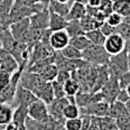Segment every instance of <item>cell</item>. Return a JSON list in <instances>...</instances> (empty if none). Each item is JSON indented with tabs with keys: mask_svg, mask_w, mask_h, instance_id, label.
<instances>
[{
	"mask_svg": "<svg viewBox=\"0 0 130 130\" xmlns=\"http://www.w3.org/2000/svg\"><path fill=\"white\" fill-rule=\"evenodd\" d=\"M113 11L119 12L123 17L130 16V0H117L113 2Z\"/></svg>",
	"mask_w": 130,
	"mask_h": 130,
	"instance_id": "f546056e",
	"label": "cell"
},
{
	"mask_svg": "<svg viewBox=\"0 0 130 130\" xmlns=\"http://www.w3.org/2000/svg\"><path fill=\"white\" fill-rule=\"evenodd\" d=\"M58 2H63V4H73L74 0H57Z\"/></svg>",
	"mask_w": 130,
	"mask_h": 130,
	"instance_id": "11a10c76",
	"label": "cell"
},
{
	"mask_svg": "<svg viewBox=\"0 0 130 130\" xmlns=\"http://www.w3.org/2000/svg\"><path fill=\"white\" fill-rule=\"evenodd\" d=\"M109 116L115 119L121 118V117H126V116H130L128 110H127L126 103L120 102L118 100H116L115 102L110 103L109 107Z\"/></svg>",
	"mask_w": 130,
	"mask_h": 130,
	"instance_id": "603a6c76",
	"label": "cell"
},
{
	"mask_svg": "<svg viewBox=\"0 0 130 130\" xmlns=\"http://www.w3.org/2000/svg\"><path fill=\"white\" fill-rule=\"evenodd\" d=\"M52 85H53L54 96H55V98H64V96H66L65 89H64V84L59 83L58 81L54 80L53 82H52Z\"/></svg>",
	"mask_w": 130,
	"mask_h": 130,
	"instance_id": "ab89813d",
	"label": "cell"
},
{
	"mask_svg": "<svg viewBox=\"0 0 130 130\" xmlns=\"http://www.w3.org/2000/svg\"><path fill=\"white\" fill-rule=\"evenodd\" d=\"M119 83H120L121 89H126L130 84V70H128L121 75L120 78H119Z\"/></svg>",
	"mask_w": 130,
	"mask_h": 130,
	"instance_id": "bcb514c9",
	"label": "cell"
},
{
	"mask_svg": "<svg viewBox=\"0 0 130 130\" xmlns=\"http://www.w3.org/2000/svg\"><path fill=\"white\" fill-rule=\"evenodd\" d=\"M9 29L12 36L18 42L27 44V38H28L29 30H30V20H29V18H24L21 20L12 23L9 26Z\"/></svg>",
	"mask_w": 130,
	"mask_h": 130,
	"instance_id": "52a82bcc",
	"label": "cell"
},
{
	"mask_svg": "<svg viewBox=\"0 0 130 130\" xmlns=\"http://www.w3.org/2000/svg\"><path fill=\"white\" fill-rule=\"evenodd\" d=\"M0 43L2 47L15 57L19 65L23 64L26 59H29V51L27 44L18 42L12 36L9 28L0 29Z\"/></svg>",
	"mask_w": 130,
	"mask_h": 130,
	"instance_id": "6da1fadb",
	"label": "cell"
},
{
	"mask_svg": "<svg viewBox=\"0 0 130 130\" xmlns=\"http://www.w3.org/2000/svg\"><path fill=\"white\" fill-rule=\"evenodd\" d=\"M15 0H2L0 2V29L9 28V13Z\"/></svg>",
	"mask_w": 130,
	"mask_h": 130,
	"instance_id": "ac0fdd59",
	"label": "cell"
},
{
	"mask_svg": "<svg viewBox=\"0 0 130 130\" xmlns=\"http://www.w3.org/2000/svg\"><path fill=\"white\" fill-rule=\"evenodd\" d=\"M63 113H64L65 119L77 118L81 116V109L76 103H71V102H70V103L64 108Z\"/></svg>",
	"mask_w": 130,
	"mask_h": 130,
	"instance_id": "d6a6232c",
	"label": "cell"
},
{
	"mask_svg": "<svg viewBox=\"0 0 130 130\" xmlns=\"http://www.w3.org/2000/svg\"><path fill=\"white\" fill-rule=\"evenodd\" d=\"M66 25H67L66 17L50 10V26H48V29H51L52 31L65 29Z\"/></svg>",
	"mask_w": 130,
	"mask_h": 130,
	"instance_id": "7402d4cb",
	"label": "cell"
},
{
	"mask_svg": "<svg viewBox=\"0 0 130 130\" xmlns=\"http://www.w3.org/2000/svg\"><path fill=\"white\" fill-rule=\"evenodd\" d=\"M13 110L12 107L8 102H1L0 103V124L6 126L12 121L13 117Z\"/></svg>",
	"mask_w": 130,
	"mask_h": 130,
	"instance_id": "cb8c5ba5",
	"label": "cell"
},
{
	"mask_svg": "<svg viewBox=\"0 0 130 130\" xmlns=\"http://www.w3.org/2000/svg\"><path fill=\"white\" fill-rule=\"evenodd\" d=\"M118 130H130V116L116 119Z\"/></svg>",
	"mask_w": 130,
	"mask_h": 130,
	"instance_id": "60d3db41",
	"label": "cell"
},
{
	"mask_svg": "<svg viewBox=\"0 0 130 130\" xmlns=\"http://www.w3.org/2000/svg\"><path fill=\"white\" fill-rule=\"evenodd\" d=\"M5 127H6V126H4V124H0V130H5Z\"/></svg>",
	"mask_w": 130,
	"mask_h": 130,
	"instance_id": "6125c7cd",
	"label": "cell"
},
{
	"mask_svg": "<svg viewBox=\"0 0 130 130\" xmlns=\"http://www.w3.org/2000/svg\"><path fill=\"white\" fill-rule=\"evenodd\" d=\"M120 90H121V86H120V83H119V78L110 76L108 82L102 86V89L100 91L102 93L103 100L110 104L117 100V96Z\"/></svg>",
	"mask_w": 130,
	"mask_h": 130,
	"instance_id": "ba28073f",
	"label": "cell"
},
{
	"mask_svg": "<svg viewBox=\"0 0 130 130\" xmlns=\"http://www.w3.org/2000/svg\"><path fill=\"white\" fill-rule=\"evenodd\" d=\"M101 4V0H88V6H92V7H99Z\"/></svg>",
	"mask_w": 130,
	"mask_h": 130,
	"instance_id": "816d5d0a",
	"label": "cell"
},
{
	"mask_svg": "<svg viewBox=\"0 0 130 130\" xmlns=\"http://www.w3.org/2000/svg\"><path fill=\"white\" fill-rule=\"evenodd\" d=\"M61 53L67 58H83L82 51L77 50L75 46H73L71 44H69L66 47H64L63 50L61 51Z\"/></svg>",
	"mask_w": 130,
	"mask_h": 130,
	"instance_id": "e575fe53",
	"label": "cell"
},
{
	"mask_svg": "<svg viewBox=\"0 0 130 130\" xmlns=\"http://www.w3.org/2000/svg\"><path fill=\"white\" fill-rule=\"evenodd\" d=\"M117 32L119 35L124 38V40H129L130 39V24L129 23H126V21H122L119 26H117Z\"/></svg>",
	"mask_w": 130,
	"mask_h": 130,
	"instance_id": "74e56055",
	"label": "cell"
},
{
	"mask_svg": "<svg viewBox=\"0 0 130 130\" xmlns=\"http://www.w3.org/2000/svg\"><path fill=\"white\" fill-rule=\"evenodd\" d=\"M104 47L110 55H115V54L122 52L126 48V40L121 35H119L118 32H115V34L107 37L104 42Z\"/></svg>",
	"mask_w": 130,
	"mask_h": 130,
	"instance_id": "8fae6325",
	"label": "cell"
},
{
	"mask_svg": "<svg viewBox=\"0 0 130 130\" xmlns=\"http://www.w3.org/2000/svg\"><path fill=\"white\" fill-rule=\"evenodd\" d=\"M126 90H127V92H128V93H129V95H130V84H129V85L126 88Z\"/></svg>",
	"mask_w": 130,
	"mask_h": 130,
	"instance_id": "94428289",
	"label": "cell"
},
{
	"mask_svg": "<svg viewBox=\"0 0 130 130\" xmlns=\"http://www.w3.org/2000/svg\"><path fill=\"white\" fill-rule=\"evenodd\" d=\"M5 130H18V127L16 126L15 122H9L8 124H6V127H5Z\"/></svg>",
	"mask_w": 130,
	"mask_h": 130,
	"instance_id": "f5cc1de1",
	"label": "cell"
},
{
	"mask_svg": "<svg viewBox=\"0 0 130 130\" xmlns=\"http://www.w3.org/2000/svg\"><path fill=\"white\" fill-rule=\"evenodd\" d=\"M35 95H36L38 99L43 100L46 103H51L55 96H54V91H53V85L52 82H45L40 88L35 92Z\"/></svg>",
	"mask_w": 130,
	"mask_h": 130,
	"instance_id": "44dd1931",
	"label": "cell"
},
{
	"mask_svg": "<svg viewBox=\"0 0 130 130\" xmlns=\"http://www.w3.org/2000/svg\"><path fill=\"white\" fill-rule=\"evenodd\" d=\"M113 0H101V4L99 6V9L102 10L105 15H109L113 11Z\"/></svg>",
	"mask_w": 130,
	"mask_h": 130,
	"instance_id": "b9f144b4",
	"label": "cell"
},
{
	"mask_svg": "<svg viewBox=\"0 0 130 130\" xmlns=\"http://www.w3.org/2000/svg\"><path fill=\"white\" fill-rule=\"evenodd\" d=\"M75 1H80V2H82V4H84V5L88 4V0H75Z\"/></svg>",
	"mask_w": 130,
	"mask_h": 130,
	"instance_id": "680465c9",
	"label": "cell"
},
{
	"mask_svg": "<svg viewBox=\"0 0 130 130\" xmlns=\"http://www.w3.org/2000/svg\"><path fill=\"white\" fill-rule=\"evenodd\" d=\"M108 69L111 76L120 77L124 72L129 70L128 62V50L124 48L122 52L110 56V61L108 63Z\"/></svg>",
	"mask_w": 130,
	"mask_h": 130,
	"instance_id": "277c9868",
	"label": "cell"
},
{
	"mask_svg": "<svg viewBox=\"0 0 130 130\" xmlns=\"http://www.w3.org/2000/svg\"><path fill=\"white\" fill-rule=\"evenodd\" d=\"M18 67H19V64L15 59V57L1 46L0 47V71L13 73Z\"/></svg>",
	"mask_w": 130,
	"mask_h": 130,
	"instance_id": "9a60e30c",
	"label": "cell"
},
{
	"mask_svg": "<svg viewBox=\"0 0 130 130\" xmlns=\"http://www.w3.org/2000/svg\"><path fill=\"white\" fill-rule=\"evenodd\" d=\"M11 76L12 73L7 71H0V89L9 84L10 81H11Z\"/></svg>",
	"mask_w": 130,
	"mask_h": 130,
	"instance_id": "ee69618b",
	"label": "cell"
},
{
	"mask_svg": "<svg viewBox=\"0 0 130 130\" xmlns=\"http://www.w3.org/2000/svg\"><path fill=\"white\" fill-rule=\"evenodd\" d=\"M58 71H59V69L57 67V65L55 63H52V64L47 65V66H45L43 70H40L38 72V74L45 81H47V82H53L54 80H56Z\"/></svg>",
	"mask_w": 130,
	"mask_h": 130,
	"instance_id": "d4e9b609",
	"label": "cell"
},
{
	"mask_svg": "<svg viewBox=\"0 0 130 130\" xmlns=\"http://www.w3.org/2000/svg\"><path fill=\"white\" fill-rule=\"evenodd\" d=\"M70 103L69 99L66 96L64 98H55L51 103L47 104L48 107V112L50 116H52L53 118H55L56 120L61 121V122H65V117H64V108Z\"/></svg>",
	"mask_w": 130,
	"mask_h": 130,
	"instance_id": "30bf717a",
	"label": "cell"
},
{
	"mask_svg": "<svg viewBox=\"0 0 130 130\" xmlns=\"http://www.w3.org/2000/svg\"><path fill=\"white\" fill-rule=\"evenodd\" d=\"M81 21V25H82L83 29H84V31H89V30H92V29H95V28H100V26L102 25V24L104 23H101V21L96 20L94 17H92L91 15H89V13H86L84 17H82L80 19Z\"/></svg>",
	"mask_w": 130,
	"mask_h": 130,
	"instance_id": "4316f807",
	"label": "cell"
},
{
	"mask_svg": "<svg viewBox=\"0 0 130 130\" xmlns=\"http://www.w3.org/2000/svg\"><path fill=\"white\" fill-rule=\"evenodd\" d=\"M66 31L69 32L70 37H75V36H80V35H84L85 31L83 29L81 21L78 19H72V20H67V25L65 27Z\"/></svg>",
	"mask_w": 130,
	"mask_h": 130,
	"instance_id": "484cf974",
	"label": "cell"
},
{
	"mask_svg": "<svg viewBox=\"0 0 130 130\" xmlns=\"http://www.w3.org/2000/svg\"><path fill=\"white\" fill-rule=\"evenodd\" d=\"M113 1H117V0H113Z\"/></svg>",
	"mask_w": 130,
	"mask_h": 130,
	"instance_id": "be15d7a7",
	"label": "cell"
},
{
	"mask_svg": "<svg viewBox=\"0 0 130 130\" xmlns=\"http://www.w3.org/2000/svg\"><path fill=\"white\" fill-rule=\"evenodd\" d=\"M129 99H130V95H129L128 92H127V90L126 89H121L120 92H119V94H118V96H117V100L118 101H120V102L126 103Z\"/></svg>",
	"mask_w": 130,
	"mask_h": 130,
	"instance_id": "681fc988",
	"label": "cell"
},
{
	"mask_svg": "<svg viewBox=\"0 0 130 130\" xmlns=\"http://www.w3.org/2000/svg\"><path fill=\"white\" fill-rule=\"evenodd\" d=\"M28 116L32 119H36L38 121L46 122L50 118V112H48L47 103L43 100L37 99L28 107Z\"/></svg>",
	"mask_w": 130,
	"mask_h": 130,
	"instance_id": "9c48e42d",
	"label": "cell"
},
{
	"mask_svg": "<svg viewBox=\"0 0 130 130\" xmlns=\"http://www.w3.org/2000/svg\"><path fill=\"white\" fill-rule=\"evenodd\" d=\"M1 1H2V0H0V2H1Z\"/></svg>",
	"mask_w": 130,
	"mask_h": 130,
	"instance_id": "e7e4bbea",
	"label": "cell"
},
{
	"mask_svg": "<svg viewBox=\"0 0 130 130\" xmlns=\"http://www.w3.org/2000/svg\"><path fill=\"white\" fill-rule=\"evenodd\" d=\"M38 99L34 93L28 90V89L24 88L23 85H18L17 88V92H16V101H17L18 104H25L27 107H29L32 102L36 101Z\"/></svg>",
	"mask_w": 130,
	"mask_h": 130,
	"instance_id": "2e32d148",
	"label": "cell"
},
{
	"mask_svg": "<svg viewBox=\"0 0 130 130\" xmlns=\"http://www.w3.org/2000/svg\"><path fill=\"white\" fill-rule=\"evenodd\" d=\"M89 130H101V117L91 116V124Z\"/></svg>",
	"mask_w": 130,
	"mask_h": 130,
	"instance_id": "7dc6e473",
	"label": "cell"
},
{
	"mask_svg": "<svg viewBox=\"0 0 130 130\" xmlns=\"http://www.w3.org/2000/svg\"><path fill=\"white\" fill-rule=\"evenodd\" d=\"M65 129L66 130H82V119H81V117L66 119L65 120Z\"/></svg>",
	"mask_w": 130,
	"mask_h": 130,
	"instance_id": "8d00e7d4",
	"label": "cell"
},
{
	"mask_svg": "<svg viewBox=\"0 0 130 130\" xmlns=\"http://www.w3.org/2000/svg\"><path fill=\"white\" fill-rule=\"evenodd\" d=\"M126 107H127V110H128V112H129V115H130V99L126 102Z\"/></svg>",
	"mask_w": 130,
	"mask_h": 130,
	"instance_id": "9f6ffc18",
	"label": "cell"
},
{
	"mask_svg": "<svg viewBox=\"0 0 130 130\" xmlns=\"http://www.w3.org/2000/svg\"><path fill=\"white\" fill-rule=\"evenodd\" d=\"M128 62H129V70H130V51H128Z\"/></svg>",
	"mask_w": 130,
	"mask_h": 130,
	"instance_id": "91938a15",
	"label": "cell"
},
{
	"mask_svg": "<svg viewBox=\"0 0 130 130\" xmlns=\"http://www.w3.org/2000/svg\"><path fill=\"white\" fill-rule=\"evenodd\" d=\"M110 54L105 50L104 45L91 44L88 48L82 51V57L93 65H105L110 61Z\"/></svg>",
	"mask_w": 130,
	"mask_h": 130,
	"instance_id": "3957f363",
	"label": "cell"
},
{
	"mask_svg": "<svg viewBox=\"0 0 130 130\" xmlns=\"http://www.w3.org/2000/svg\"><path fill=\"white\" fill-rule=\"evenodd\" d=\"M109 107L110 104L107 101H98L94 103H91L84 108H80L81 115H91L98 116V117H103V116H109Z\"/></svg>",
	"mask_w": 130,
	"mask_h": 130,
	"instance_id": "4fadbf2b",
	"label": "cell"
},
{
	"mask_svg": "<svg viewBox=\"0 0 130 130\" xmlns=\"http://www.w3.org/2000/svg\"><path fill=\"white\" fill-rule=\"evenodd\" d=\"M64 89H65L66 96H72V95H75V94L80 91L81 86H80V83H78L76 80H74V78L71 77L64 84Z\"/></svg>",
	"mask_w": 130,
	"mask_h": 130,
	"instance_id": "836d02e7",
	"label": "cell"
},
{
	"mask_svg": "<svg viewBox=\"0 0 130 130\" xmlns=\"http://www.w3.org/2000/svg\"><path fill=\"white\" fill-rule=\"evenodd\" d=\"M27 63H28V59H26L23 64H20L19 67L12 73L11 81H10L9 84L6 85L5 88L0 89V103L1 102H8V103H10V102H12L15 100L16 92H17V88L19 85L21 74L26 70Z\"/></svg>",
	"mask_w": 130,
	"mask_h": 130,
	"instance_id": "7a4b0ae2",
	"label": "cell"
},
{
	"mask_svg": "<svg viewBox=\"0 0 130 130\" xmlns=\"http://www.w3.org/2000/svg\"><path fill=\"white\" fill-rule=\"evenodd\" d=\"M70 40H71V37L66 29H59V30H54L51 32L50 43L55 51H62L70 44Z\"/></svg>",
	"mask_w": 130,
	"mask_h": 130,
	"instance_id": "7c38bea8",
	"label": "cell"
},
{
	"mask_svg": "<svg viewBox=\"0 0 130 130\" xmlns=\"http://www.w3.org/2000/svg\"><path fill=\"white\" fill-rule=\"evenodd\" d=\"M72 4H63V2H58L57 0H51L50 2V10L54 12H57L59 15L66 17L67 13L70 11Z\"/></svg>",
	"mask_w": 130,
	"mask_h": 130,
	"instance_id": "83f0119b",
	"label": "cell"
},
{
	"mask_svg": "<svg viewBox=\"0 0 130 130\" xmlns=\"http://www.w3.org/2000/svg\"><path fill=\"white\" fill-rule=\"evenodd\" d=\"M70 44L75 46L77 50L80 51H84L85 48H88L92 43L91 40L88 38V37L84 35H80V36H75V37H71V40H70Z\"/></svg>",
	"mask_w": 130,
	"mask_h": 130,
	"instance_id": "4dcf8cb0",
	"label": "cell"
},
{
	"mask_svg": "<svg viewBox=\"0 0 130 130\" xmlns=\"http://www.w3.org/2000/svg\"><path fill=\"white\" fill-rule=\"evenodd\" d=\"M123 20H124V17L121 16L120 13L117 12V11H112L111 13H109L108 17H107V21L110 24V25H112L115 27L119 26Z\"/></svg>",
	"mask_w": 130,
	"mask_h": 130,
	"instance_id": "f35d334b",
	"label": "cell"
},
{
	"mask_svg": "<svg viewBox=\"0 0 130 130\" xmlns=\"http://www.w3.org/2000/svg\"><path fill=\"white\" fill-rule=\"evenodd\" d=\"M71 77H72V75H71V72L70 71H66V70H59L57 76H56V81H58V82L62 83V84H65Z\"/></svg>",
	"mask_w": 130,
	"mask_h": 130,
	"instance_id": "f6af8a7d",
	"label": "cell"
},
{
	"mask_svg": "<svg viewBox=\"0 0 130 130\" xmlns=\"http://www.w3.org/2000/svg\"><path fill=\"white\" fill-rule=\"evenodd\" d=\"M30 27L37 29H48L50 26V8L35 12L29 17Z\"/></svg>",
	"mask_w": 130,
	"mask_h": 130,
	"instance_id": "5bb4252c",
	"label": "cell"
},
{
	"mask_svg": "<svg viewBox=\"0 0 130 130\" xmlns=\"http://www.w3.org/2000/svg\"><path fill=\"white\" fill-rule=\"evenodd\" d=\"M109 78H110V73H109V69H108V64L98 65V77L91 91L92 92L100 91L102 89V86L108 82Z\"/></svg>",
	"mask_w": 130,
	"mask_h": 130,
	"instance_id": "d6986e66",
	"label": "cell"
},
{
	"mask_svg": "<svg viewBox=\"0 0 130 130\" xmlns=\"http://www.w3.org/2000/svg\"><path fill=\"white\" fill-rule=\"evenodd\" d=\"M37 2H40V4H43V5H45V6H47V7H50V2H51V0H36Z\"/></svg>",
	"mask_w": 130,
	"mask_h": 130,
	"instance_id": "db71d44e",
	"label": "cell"
},
{
	"mask_svg": "<svg viewBox=\"0 0 130 130\" xmlns=\"http://www.w3.org/2000/svg\"><path fill=\"white\" fill-rule=\"evenodd\" d=\"M86 13H88V11H86V5L74 0L71 8H70V11L66 16V19L67 20H72V19L80 20L82 17H84Z\"/></svg>",
	"mask_w": 130,
	"mask_h": 130,
	"instance_id": "ffe728a7",
	"label": "cell"
},
{
	"mask_svg": "<svg viewBox=\"0 0 130 130\" xmlns=\"http://www.w3.org/2000/svg\"><path fill=\"white\" fill-rule=\"evenodd\" d=\"M100 30L103 32V35H104L105 37H108V36H110V35H112V34H115V32H117V27L110 25V24L108 23L107 20H105L104 23L102 24L101 26H100Z\"/></svg>",
	"mask_w": 130,
	"mask_h": 130,
	"instance_id": "7bdbcfd3",
	"label": "cell"
},
{
	"mask_svg": "<svg viewBox=\"0 0 130 130\" xmlns=\"http://www.w3.org/2000/svg\"><path fill=\"white\" fill-rule=\"evenodd\" d=\"M101 130H118L116 119L110 116L101 117Z\"/></svg>",
	"mask_w": 130,
	"mask_h": 130,
	"instance_id": "d590c367",
	"label": "cell"
},
{
	"mask_svg": "<svg viewBox=\"0 0 130 130\" xmlns=\"http://www.w3.org/2000/svg\"><path fill=\"white\" fill-rule=\"evenodd\" d=\"M82 119V130H89L91 124V115H81Z\"/></svg>",
	"mask_w": 130,
	"mask_h": 130,
	"instance_id": "c3c4849f",
	"label": "cell"
},
{
	"mask_svg": "<svg viewBox=\"0 0 130 130\" xmlns=\"http://www.w3.org/2000/svg\"><path fill=\"white\" fill-rule=\"evenodd\" d=\"M126 48H127L128 51H130V39L126 42Z\"/></svg>",
	"mask_w": 130,
	"mask_h": 130,
	"instance_id": "6f0895ef",
	"label": "cell"
},
{
	"mask_svg": "<svg viewBox=\"0 0 130 130\" xmlns=\"http://www.w3.org/2000/svg\"><path fill=\"white\" fill-rule=\"evenodd\" d=\"M27 117H28V107L21 103L18 104L13 111L12 117V122L16 123V126L18 127V130H26L25 122Z\"/></svg>",
	"mask_w": 130,
	"mask_h": 130,
	"instance_id": "e0dca14e",
	"label": "cell"
},
{
	"mask_svg": "<svg viewBox=\"0 0 130 130\" xmlns=\"http://www.w3.org/2000/svg\"><path fill=\"white\" fill-rule=\"evenodd\" d=\"M85 36L91 40L92 44H98V45H104V42L107 39V37L103 35V32L100 30V28H95L86 31Z\"/></svg>",
	"mask_w": 130,
	"mask_h": 130,
	"instance_id": "f1b7e54d",
	"label": "cell"
},
{
	"mask_svg": "<svg viewBox=\"0 0 130 130\" xmlns=\"http://www.w3.org/2000/svg\"><path fill=\"white\" fill-rule=\"evenodd\" d=\"M45 82H47V81H45L44 78L38 74V73L30 72V71L25 70V71L23 72V74H21L19 84L23 85L24 88L30 90L32 93L35 94V92L38 90V89L44 84Z\"/></svg>",
	"mask_w": 130,
	"mask_h": 130,
	"instance_id": "8992f818",
	"label": "cell"
},
{
	"mask_svg": "<svg viewBox=\"0 0 130 130\" xmlns=\"http://www.w3.org/2000/svg\"><path fill=\"white\" fill-rule=\"evenodd\" d=\"M25 127H26V130H48V126L46 122L32 119L29 116L26 119Z\"/></svg>",
	"mask_w": 130,
	"mask_h": 130,
	"instance_id": "1f68e13d",
	"label": "cell"
},
{
	"mask_svg": "<svg viewBox=\"0 0 130 130\" xmlns=\"http://www.w3.org/2000/svg\"><path fill=\"white\" fill-rule=\"evenodd\" d=\"M54 63L57 65L59 70H66V71H76L89 63L84 58H67L65 57L61 51H55L54 53Z\"/></svg>",
	"mask_w": 130,
	"mask_h": 130,
	"instance_id": "5b68a950",
	"label": "cell"
},
{
	"mask_svg": "<svg viewBox=\"0 0 130 130\" xmlns=\"http://www.w3.org/2000/svg\"><path fill=\"white\" fill-rule=\"evenodd\" d=\"M15 1L21 5H26V6H32L36 2V0H15Z\"/></svg>",
	"mask_w": 130,
	"mask_h": 130,
	"instance_id": "f907efd6",
	"label": "cell"
}]
</instances>
